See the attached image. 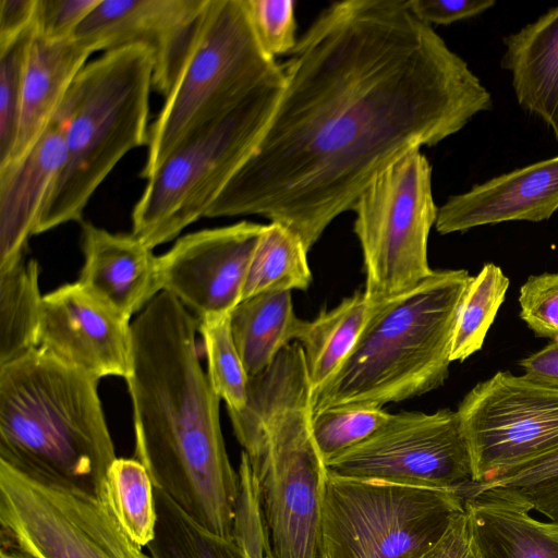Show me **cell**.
Listing matches in <instances>:
<instances>
[{"label":"cell","instance_id":"cell-1","mask_svg":"<svg viewBox=\"0 0 558 558\" xmlns=\"http://www.w3.org/2000/svg\"><path fill=\"white\" fill-rule=\"evenodd\" d=\"M281 66L262 137L205 218L263 216L307 251L392 161L493 108L481 80L408 0L330 4Z\"/></svg>","mask_w":558,"mask_h":558},{"label":"cell","instance_id":"cell-2","mask_svg":"<svg viewBox=\"0 0 558 558\" xmlns=\"http://www.w3.org/2000/svg\"><path fill=\"white\" fill-rule=\"evenodd\" d=\"M198 322L174 296L158 293L132 322L134 458L207 530L235 535L240 475L229 460L220 398L203 369Z\"/></svg>","mask_w":558,"mask_h":558},{"label":"cell","instance_id":"cell-3","mask_svg":"<svg viewBox=\"0 0 558 558\" xmlns=\"http://www.w3.org/2000/svg\"><path fill=\"white\" fill-rule=\"evenodd\" d=\"M314 389L302 347L290 343L228 410L255 476L269 558H318L326 463L313 435Z\"/></svg>","mask_w":558,"mask_h":558},{"label":"cell","instance_id":"cell-4","mask_svg":"<svg viewBox=\"0 0 558 558\" xmlns=\"http://www.w3.org/2000/svg\"><path fill=\"white\" fill-rule=\"evenodd\" d=\"M98 381L38 349L0 365V461L101 497L117 457Z\"/></svg>","mask_w":558,"mask_h":558},{"label":"cell","instance_id":"cell-5","mask_svg":"<svg viewBox=\"0 0 558 558\" xmlns=\"http://www.w3.org/2000/svg\"><path fill=\"white\" fill-rule=\"evenodd\" d=\"M472 279L442 269L372 304L352 350L313 393V413L352 404L380 407L425 395L449 375L458 310Z\"/></svg>","mask_w":558,"mask_h":558},{"label":"cell","instance_id":"cell-6","mask_svg":"<svg viewBox=\"0 0 558 558\" xmlns=\"http://www.w3.org/2000/svg\"><path fill=\"white\" fill-rule=\"evenodd\" d=\"M153 57L141 46L104 52L71 84L59 112L65 155L39 216L35 235L82 222L92 195L132 149L149 142Z\"/></svg>","mask_w":558,"mask_h":558},{"label":"cell","instance_id":"cell-7","mask_svg":"<svg viewBox=\"0 0 558 558\" xmlns=\"http://www.w3.org/2000/svg\"><path fill=\"white\" fill-rule=\"evenodd\" d=\"M284 82L260 46L246 0H209L179 75L150 125L141 177L148 179L186 137L260 89Z\"/></svg>","mask_w":558,"mask_h":558},{"label":"cell","instance_id":"cell-8","mask_svg":"<svg viewBox=\"0 0 558 558\" xmlns=\"http://www.w3.org/2000/svg\"><path fill=\"white\" fill-rule=\"evenodd\" d=\"M269 85L186 137L147 179L132 233L149 248L171 241L207 210L252 154L280 98Z\"/></svg>","mask_w":558,"mask_h":558},{"label":"cell","instance_id":"cell-9","mask_svg":"<svg viewBox=\"0 0 558 558\" xmlns=\"http://www.w3.org/2000/svg\"><path fill=\"white\" fill-rule=\"evenodd\" d=\"M464 510L462 493L327 470L318 558H423Z\"/></svg>","mask_w":558,"mask_h":558},{"label":"cell","instance_id":"cell-10","mask_svg":"<svg viewBox=\"0 0 558 558\" xmlns=\"http://www.w3.org/2000/svg\"><path fill=\"white\" fill-rule=\"evenodd\" d=\"M354 233L371 304L400 294L429 277V231L438 207L432 166L421 149L402 155L380 171L356 199Z\"/></svg>","mask_w":558,"mask_h":558},{"label":"cell","instance_id":"cell-11","mask_svg":"<svg viewBox=\"0 0 558 558\" xmlns=\"http://www.w3.org/2000/svg\"><path fill=\"white\" fill-rule=\"evenodd\" d=\"M0 538L36 558H151L106 500L43 482L0 461Z\"/></svg>","mask_w":558,"mask_h":558},{"label":"cell","instance_id":"cell-12","mask_svg":"<svg viewBox=\"0 0 558 558\" xmlns=\"http://www.w3.org/2000/svg\"><path fill=\"white\" fill-rule=\"evenodd\" d=\"M457 414L474 485L558 450V388L499 371L477 383Z\"/></svg>","mask_w":558,"mask_h":558},{"label":"cell","instance_id":"cell-13","mask_svg":"<svg viewBox=\"0 0 558 558\" xmlns=\"http://www.w3.org/2000/svg\"><path fill=\"white\" fill-rule=\"evenodd\" d=\"M350 478L457 490L474 485L469 448L457 411L400 412L371 436L326 461Z\"/></svg>","mask_w":558,"mask_h":558},{"label":"cell","instance_id":"cell-14","mask_svg":"<svg viewBox=\"0 0 558 558\" xmlns=\"http://www.w3.org/2000/svg\"><path fill=\"white\" fill-rule=\"evenodd\" d=\"M131 318L81 282L43 295L36 349L97 380L126 379L133 367Z\"/></svg>","mask_w":558,"mask_h":558},{"label":"cell","instance_id":"cell-15","mask_svg":"<svg viewBox=\"0 0 558 558\" xmlns=\"http://www.w3.org/2000/svg\"><path fill=\"white\" fill-rule=\"evenodd\" d=\"M265 225L240 221L180 238L157 256L161 291L197 319L230 314L241 302L251 259Z\"/></svg>","mask_w":558,"mask_h":558},{"label":"cell","instance_id":"cell-16","mask_svg":"<svg viewBox=\"0 0 558 558\" xmlns=\"http://www.w3.org/2000/svg\"><path fill=\"white\" fill-rule=\"evenodd\" d=\"M209 0H100L74 37L93 52L141 46L153 57V87L170 93Z\"/></svg>","mask_w":558,"mask_h":558},{"label":"cell","instance_id":"cell-17","mask_svg":"<svg viewBox=\"0 0 558 558\" xmlns=\"http://www.w3.org/2000/svg\"><path fill=\"white\" fill-rule=\"evenodd\" d=\"M558 210V156L537 161L450 196L438 207L437 232H465L506 221L548 220Z\"/></svg>","mask_w":558,"mask_h":558},{"label":"cell","instance_id":"cell-18","mask_svg":"<svg viewBox=\"0 0 558 558\" xmlns=\"http://www.w3.org/2000/svg\"><path fill=\"white\" fill-rule=\"evenodd\" d=\"M65 121L56 112L35 144L0 167V270L25 257L65 155Z\"/></svg>","mask_w":558,"mask_h":558},{"label":"cell","instance_id":"cell-19","mask_svg":"<svg viewBox=\"0 0 558 558\" xmlns=\"http://www.w3.org/2000/svg\"><path fill=\"white\" fill-rule=\"evenodd\" d=\"M84 263L78 282L131 318L161 292L157 256L133 233L82 221Z\"/></svg>","mask_w":558,"mask_h":558},{"label":"cell","instance_id":"cell-20","mask_svg":"<svg viewBox=\"0 0 558 558\" xmlns=\"http://www.w3.org/2000/svg\"><path fill=\"white\" fill-rule=\"evenodd\" d=\"M464 509L480 558H558V522L534 518L509 493L470 489Z\"/></svg>","mask_w":558,"mask_h":558},{"label":"cell","instance_id":"cell-21","mask_svg":"<svg viewBox=\"0 0 558 558\" xmlns=\"http://www.w3.org/2000/svg\"><path fill=\"white\" fill-rule=\"evenodd\" d=\"M93 53L75 37L49 40L35 29L25 66L16 143L5 163L22 157L39 138Z\"/></svg>","mask_w":558,"mask_h":558},{"label":"cell","instance_id":"cell-22","mask_svg":"<svg viewBox=\"0 0 558 558\" xmlns=\"http://www.w3.org/2000/svg\"><path fill=\"white\" fill-rule=\"evenodd\" d=\"M501 68L511 74L518 104L558 141V5L502 38Z\"/></svg>","mask_w":558,"mask_h":558},{"label":"cell","instance_id":"cell-23","mask_svg":"<svg viewBox=\"0 0 558 558\" xmlns=\"http://www.w3.org/2000/svg\"><path fill=\"white\" fill-rule=\"evenodd\" d=\"M302 319L292 291H267L242 300L230 313L232 337L248 378L271 365L295 341Z\"/></svg>","mask_w":558,"mask_h":558},{"label":"cell","instance_id":"cell-24","mask_svg":"<svg viewBox=\"0 0 558 558\" xmlns=\"http://www.w3.org/2000/svg\"><path fill=\"white\" fill-rule=\"evenodd\" d=\"M364 291H356L337 306L302 320L295 342L304 352L314 391L340 367L355 344L371 312Z\"/></svg>","mask_w":558,"mask_h":558},{"label":"cell","instance_id":"cell-25","mask_svg":"<svg viewBox=\"0 0 558 558\" xmlns=\"http://www.w3.org/2000/svg\"><path fill=\"white\" fill-rule=\"evenodd\" d=\"M39 264L23 257L0 270V365L36 349L43 295Z\"/></svg>","mask_w":558,"mask_h":558},{"label":"cell","instance_id":"cell-26","mask_svg":"<svg viewBox=\"0 0 558 558\" xmlns=\"http://www.w3.org/2000/svg\"><path fill=\"white\" fill-rule=\"evenodd\" d=\"M307 253L291 229L278 222L265 225L251 259L242 300L267 291L306 290L312 282Z\"/></svg>","mask_w":558,"mask_h":558},{"label":"cell","instance_id":"cell-27","mask_svg":"<svg viewBox=\"0 0 558 558\" xmlns=\"http://www.w3.org/2000/svg\"><path fill=\"white\" fill-rule=\"evenodd\" d=\"M155 501V536L146 546L151 558H247L236 534L227 537L207 530L157 487Z\"/></svg>","mask_w":558,"mask_h":558},{"label":"cell","instance_id":"cell-28","mask_svg":"<svg viewBox=\"0 0 558 558\" xmlns=\"http://www.w3.org/2000/svg\"><path fill=\"white\" fill-rule=\"evenodd\" d=\"M113 514L140 546L155 536V486L145 465L135 458H116L107 470L102 496Z\"/></svg>","mask_w":558,"mask_h":558},{"label":"cell","instance_id":"cell-29","mask_svg":"<svg viewBox=\"0 0 558 558\" xmlns=\"http://www.w3.org/2000/svg\"><path fill=\"white\" fill-rule=\"evenodd\" d=\"M509 283L502 269L493 263L484 264L478 274L472 276L457 314L451 362H463L482 349Z\"/></svg>","mask_w":558,"mask_h":558},{"label":"cell","instance_id":"cell-30","mask_svg":"<svg viewBox=\"0 0 558 558\" xmlns=\"http://www.w3.org/2000/svg\"><path fill=\"white\" fill-rule=\"evenodd\" d=\"M197 322L209 381L228 410H240L247 399L250 378L232 337L230 314L210 315Z\"/></svg>","mask_w":558,"mask_h":558},{"label":"cell","instance_id":"cell-31","mask_svg":"<svg viewBox=\"0 0 558 558\" xmlns=\"http://www.w3.org/2000/svg\"><path fill=\"white\" fill-rule=\"evenodd\" d=\"M390 416L380 407L352 404L328 408L313 416V435L326 463L360 444Z\"/></svg>","mask_w":558,"mask_h":558},{"label":"cell","instance_id":"cell-32","mask_svg":"<svg viewBox=\"0 0 558 558\" xmlns=\"http://www.w3.org/2000/svg\"><path fill=\"white\" fill-rule=\"evenodd\" d=\"M35 23L0 45V166L11 157L17 136L25 66Z\"/></svg>","mask_w":558,"mask_h":558},{"label":"cell","instance_id":"cell-33","mask_svg":"<svg viewBox=\"0 0 558 558\" xmlns=\"http://www.w3.org/2000/svg\"><path fill=\"white\" fill-rule=\"evenodd\" d=\"M486 488L502 489L558 522V450L471 487Z\"/></svg>","mask_w":558,"mask_h":558},{"label":"cell","instance_id":"cell-34","mask_svg":"<svg viewBox=\"0 0 558 558\" xmlns=\"http://www.w3.org/2000/svg\"><path fill=\"white\" fill-rule=\"evenodd\" d=\"M248 14L263 49L271 57L289 54L296 46L293 0H246Z\"/></svg>","mask_w":558,"mask_h":558},{"label":"cell","instance_id":"cell-35","mask_svg":"<svg viewBox=\"0 0 558 558\" xmlns=\"http://www.w3.org/2000/svg\"><path fill=\"white\" fill-rule=\"evenodd\" d=\"M520 318L537 337H558V272L531 275L519 293Z\"/></svg>","mask_w":558,"mask_h":558},{"label":"cell","instance_id":"cell-36","mask_svg":"<svg viewBox=\"0 0 558 558\" xmlns=\"http://www.w3.org/2000/svg\"><path fill=\"white\" fill-rule=\"evenodd\" d=\"M100 0H37L36 34L49 40L74 37Z\"/></svg>","mask_w":558,"mask_h":558},{"label":"cell","instance_id":"cell-37","mask_svg":"<svg viewBox=\"0 0 558 558\" xmlns=\"http://www.w3.org/2000/svg\"><path fill=\"white\" fill-rule=\"evenodd\" d=\"M411 11L423 22L449 25L476 16L495 5L494 0H408Z\"/></svg>","mask_w":558,"mask_h":558},{"label":"cell","instance_id":"cell-38","mask_svg":"<svg viewBox=\"0 0 558 558\" xmlns=\"http://www.w3.org/2000/svg\"><path fill=\"white\" fill-rule=\"evenodd\" d=\"M423 558H480L465 509L453 519L440 541Z\"/></svg>","mask_w":558,"mask_h":558},{"label":"cell","instance_id":"cell-39","mask_svg":"<svg viewBox=\"0 0 558 558\" xmlns=\"http://www.w3.org/2000/svg\"><path fill=\"white\" fill-rule=\"evenodd\" d=\"M37 0H0V45H4L32 26Z\"/></svg>","mask_w":558,"mask_h":558},{"label":"cell","instance_id":"cell-40","mask_svg":"<svg viewBox=\"0 0 558 558\" xmlns=\"http://www.w3.org/2000/svg\"><path fill=\"white\" fill-rule=\"evenodd\" d=\"M524 376L535 383L558 388V337L546 347L519 361Z\"/></svg>","mask_w":558,"mask_h":558},{"label":"cell","instance_id":"cell-41","mask_svg":"<svg viewBox=\"0 0 558 558\" xmlns=\"http://www.w3.org/2000/svg\"><path fill=\"white\" fill-rule=\"evenodd\" d=\"M0 558H36L8 539L1 538Z\"/></svg>","mask_w":558,"mask_h":558},{"label":"cell","instance_id":"cell-42","mask_svg":"<svg viewBox=\"0 0 558 558\" xmlns=\"http://www.w3.org/2000/svg\"><path fill=\"white\" fill-rule=\"evenodd\" d=\"M267 558H269V554H268Z\"/></svg>","mask_w":558,"mask_h":558}]
</instances>
